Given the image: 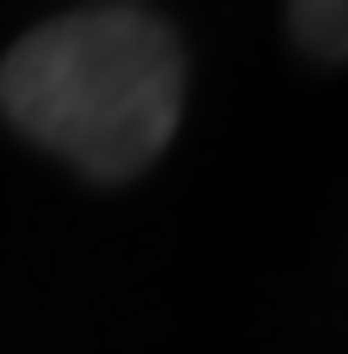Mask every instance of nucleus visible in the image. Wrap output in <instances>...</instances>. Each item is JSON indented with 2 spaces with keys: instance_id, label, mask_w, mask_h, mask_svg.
<instances>
[{
  "instance_id": "f257e3e1",
  "label": "nucleus",
  "mask_w": 348,
  "mask_h": 354,
  "mask_svg": "<svg viewBox=\"0 0 348 354\" xmlns=\"http://www.w3.org/2000/svg\"><path fill=\"white\" fill-rule=\"evenodd\" d=\"M187 106V44L156 6H75L31 25L0 62L6 124L118 187L162 162Z\"/></svg>"
},
{
  "instance_id": "f03ea898",
  "label": "nucleus",
  "mask_w": 348,
  "mask_h": 354,
  "mask_svg": "<svg viewBox=\"0 0 348 354\" xmlns=\"http://www.w3.org/2000/svg\"><path fill=\"white\" fill-rule=\"evenodd\" d=\"M286 31L311 62H348V0H299V6H286Z\"/></svg>"
}]
</instances>
